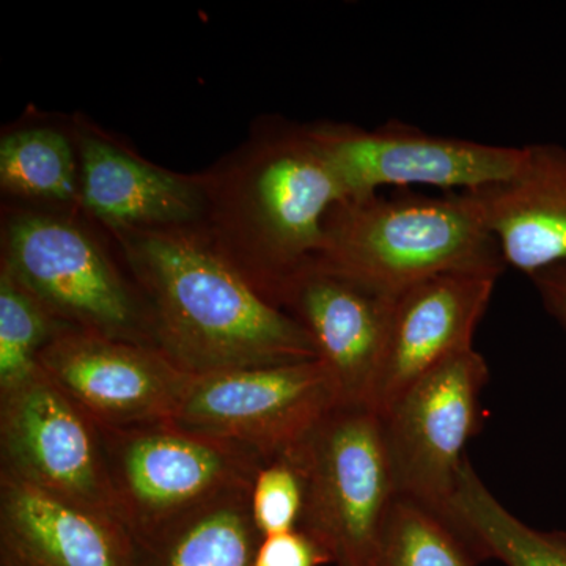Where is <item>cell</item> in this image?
Segmentation results:
<instances>
[{
    "label": "cell",
    "mask_w": 566,
    "mask_h": 566,
    "mask_svg": "<svg viewBox=\"0 0 566 566\" xmlns=\"http://www.w3.org/2000/svg\"><path fill=\"white\" fill-rule=\"evenodd\" d=\"M107 237L150 308L158 348L189 375L316 360L303 326L233 266L202 223Z\"/></svg>",
    "instance_id": "1"
},
{
    "label": "cell",
    "mask_w": 566,
    "mask_h": 566,
    "mask_svg": "<svg viewBox=\"0 0 566 566\" xmlns=\"http://www.w3.org/2000/svg\"><path fill=\"white\" fill-rule=\"evenodd\" d=\"M200 175L205 230L275 305L282 283L314 263L327 216L348 200L311 125L260 122L241 147Z\"/></svg>",
    "instance_id": "2"
},
{
    "label": "cell",
    "mask_w": 566,
    "mask_h": 566,
    "mask_svg": "<svg viewBox=\"0 0 566 566\" xmlns=\"http://www.w3.org/2000/svg\"><path fill=\"white\" fill-rule=\"evenodd\" d=\"M314 264L390 297L438 275L501 277L506 268L465 192L345 200L327 216Z\"/></svg>",
    "instance_id": "3"
},
{
    "label": "cell",
    "mask_w": 566,
    "mask_h": 566,
    "mask_svg": "<svg viewBox=\"0 0 566 566\" xmlns=\"http://www.w3.org/2000/svg\"><path fill=\"white\" fill-rule=\"evenodd\" d=\"M107 240L82 211L7 203L0 268L73 329L158 346L150 308Z\"/></svg>",
    "instance_id": "4"
},
{
    "label": "cell",
    "mask_w": 566,
    "mask_h": 566,
    "mask_svg": "<svg viewBox=\"0 0 566 566\" xmlns=\"http://www.w3.org/2000/svg\"><path fill=\"white\" fill-rule=\"evenodd\" d=\"M305 475L301 531L334 566H378L397 490L381 417L364 405H338L294 449Z\"/></svg>",
    "instance_id": "5"
},
{
    "label": "cell",
    "mask_w": 566,
    "mask_h": 566,
    "mask_svg": "<svg viewBox=\"0 0 566 566\" xmlns=\"http://www.w3.org/2000/svg\"><path fill=\"white\" fill-rule=\"evenodd\" d=\"M98 428L115 502L132 538L221 495L251 490L264 461L174 422Z\"/></svg>",
    "instance_id": "6"
},
{
    "label": "cell",
    "mask_w": 566,
    "mask_h": 566,
    "mask_svg": "<svg viewBox=\"0 0 566 566\" xmlns=\"http://www.w3.org/2000/svg\"><path fill=\"white\" fill-rule=\"evenodd\" d=\"M488 378L485 357L465 349L417 379L379 415L397 495L450 520Z\"/></svg>",
    "instance_id": "7"
},
{
    "label": "cell",
    "mask_w": 566,
    "mask_h": 566,
    "mask_svg": "<svg viewBox=\"0 0 566 566\" xmlns=\"http://www.w3.org/2000/svg\"><path fill=\"white\" fill-rule=\"evenodd\" d=\"M342 405L316 360L192 375L170 422L256 453L292 452Z\"/></svg>",
    "instance_id": "8"
},
{
    "label": "cell",
    "mask_w": 566,
    "mask_h": 566,
    "mask_svg": "<svg viewBox=\"0 0 566 566\" xmlns=\"http://www.w3.org/2000/svg\"><path fill=\"white\" fill-rule=\"evenodd\" d=\"M349 199H365L387 186H433L449 192H469L510 180L523 169L526 145L438 136L389 122L375 129L348 123H312Z\"/></svg>",
    "instance_id": "9"
},
{
    "label": "cell",
    "mask_w": 566,
    "mask_h": 566,
    "mask_svg": "<svg viewBox=\"0 0 566 566\" xmlns=\"http://www.w3.org/2000/svg\"><path fill=\"white\" fill-rule=\"evenodd\" d=\"M0 472L122 524L98 424L43 371L0 397Z\"/></svg>",
    "instance_id": "10"
},
{
    "label": "cell",
    "mask_w": 566,
    "mask_h": 566,
    "mask_svg": "<svg viewBox=\"0 0 566 566\" xmlns=\"http://www.w3.org/2000/svg\"><path fill=\"white\" fill-rule=\"evenodd\" d=\"M40 367L99 427L170 422L192 376L158 346L73 327L46 346Z\"/></svg>",
    "instance_id": "11"
},
{
    "label": "cell",
    "mask_w": 566,
    "mask_h": 566,
    "mask_svg": "<svg viewBox=\"0 0 566 566\" xmlns=\"http://www.w3.org/2000/svg\"><path fill=\"white\" fill-rule=\"evenodd\" d=\"M274 303L311 337L340 403L368 406L395 297L311 263L282 283Z\"/></svg>",
    "instance_id": "12"
},
{
    "label": "cell",
    "mask_w": 566,
    "mask_h": 566,
    "mask_svg": "<svg viewBox=\"0 0 566 566\" xmlns=\"http://www.w3.org/2000/svg\"><path fill=\"white\" fill-rule=\"evenodd\" d=\"M70 125L80 158L81 211L104 232L203 222L202 175L145 161L87 118H73Z\"/></svg>",
    "instance_id": "13"
},
{
    "label": "cell",
    "mask_w": 566,
    "mask_h": 566,
    "mask_svg": "<svg viewBox=\"0 0 566 566\" xmlns=\"http://www.w3.org/2000/svg\"><path fill=\"white\" fill-rule=\"evenodd\" d=\"M497 281L495 275L444 274L398 294L368 408L381 415L417 379L474 348Z\"/></svg>",
    "instance_id": "14"
},
{
    "label": "cell",
    "mask_w": 566,
    "mask_h": 566,
    "mask_svg": "<svg viewBox=\"0 0 566 566\" xmlns=\"http://www.w3.org/2000/svg\"><path fill=\"white\" fill-rule=\"evenodd\" d=\"M120 523L0 472V566H129Z\"/></svg>",
    "instance_id": "15"
},
{
    "label": "cell",
    "mask_w": 566,
    "mask_h": 566,
    "mask_svg": "<svg viewBox=\"0 0 566 566\" xmlns=\"http://www.w3.org/2000/svg\"><path fill=\"white\" fill-rule=\"evenodd\" d=\"M510 180L465 192L497 241L506 266L532 274L566 262V147L526 145Z\"/></svg>",
    "instance_id": "16"
},
{
    "label": "cell",
    "mask_w": 566,
    "mask_h": 566,
    "mask_svg": "<svg viewBox=\"0 0 566 566\" xmlns=\"http://www.w3.org/2000/svg\"><path fill=\"white\" fill-rule=\"evenodd\" d=\"M249 491H234L132 538L129 566H253L262 536Z\"/></svg>",
    "instance_id": "17"
},
{
    "label": "cell",
    "mask_w": 566,
    "mask_h": 566,
    "mask_svg": "<svg viewBox=\"0 0 566 566\" xmlns=\"http://www.w3.org/2000/svg\"><path fill=\"white\" fill-rule=\"evenodd\" d=\"M0 189L7 203L81 211V175L71 126H18L0 137Z\"/></svg>",
    "instance_id": "18"
},
{
    "label": "cell",
    "mask_w": 566,
    "mask_h": 566,
    "mask_svg": "<svg viewBox=\"0 0 566 566\" xmlns=\"http://www.w3.org/2000/svg\"><path fill=\"white\" fill-rule=\"evenodd\" d=\"M450 517L480 564L566 566V532L539 531L523 523L488 490L469 461L450 504Z\"/></svg>",
    "instance_id": "19"
},
{
    "label": "cell",
    "mask_w": 566,
    "mask_h": 566,
    "mask_svg": "<svg viewBox=\"0 0 566 566\" xmlns=\"http://www.w3.org/2000/svg\"><path fill=\"white\" fill-rule=\"evenodd\" d=\"M70 329L0 268V397L41 374L46 346Z\"/></svg>",
    "instance_id": "20"
},
{
    "label": "cell",
    "mask_w": 566,
    "mask_h": 566,
    "mask_svg": "<svg viewBox=\"0 0 566 566\" xmlns=\"http://www.w3.org/2000/svg\"><path fill=\"white\" fill-rule=\"evenodd\" d=\"M474 551L449 517L397 495L387 515L378 566H476Z\"/></svg>",
    "instance_id": "21"
},
{
    "label": "cell",
    "mask_w": 566,
    "mask_h": 566,
    "mask_svg": "<svg viewBox=\"0 0 566 566\" xmlns=\"http://www.w3.org/2000/svg\"><path fill=\"white\" fill-rule=\"evenodd\" d=\"M304 509V469L294 450L264 460L249 491V510L260 536L297 531Z\"/></svg>",
    "instance_id": "22"
},
{
    "label": "cell",
    "mask_w": 566,
    "mask_h": 566,
    "mask_svg": "<svg viewBox=\"0 0 566 566\" xmlns=\"http://www.w3.org/2000/svg\"><path fill=\"white\" fill-rule=\"evenodd\" d=\"M329 557L301 528L273 536H264L256 549L253 566H323Z\"/></svg>",
    "instance_id": "23"
},
{
    "label": "cell",
    "mask_w": 566,
    "mask_h": 566,
    "mask_svg": "<svg viewBox=\"0 0 566 566\" xmlns=\"http://www.w3.org/2000/svg\"><path fill=\"white\" fill-rule=\"evenodd\" d=\"M528 279L535 286L547 314L553 316L566 333V262L545 268Z\"/></svg>",
    "instance_id": "24"
}]
</instances>
